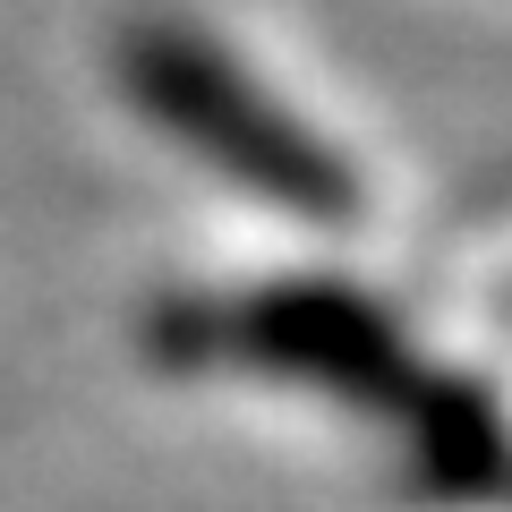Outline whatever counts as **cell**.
<instances>
[{
    "label": "cell",
    "mask_w": 512,
    "mask_h": 512,
    "mask_svg": "<svg viewBox=\"0 0 512 512\" xmlns=\"http://www.w3.org/2000/svg\"><path fill=\"white\" fill-rule=\"evenodd\" d=\"M171 333H188L180 350H214V359L316 384V393H342V402H376L384 419H402L410 470L444 495H504L512 487V436L487 419V402L453 376H419L393 316L367 308L359 291H333V282L239 291V299L180 308Z\"/></svg>",
    "instance_id": "6da1fadb"
},
{
    "label": "cell",
    "mask_w": 512,
    "mask_h": 512,
    "mask_svg": "<svg viewBox=\"0 0 512 512\" xmlns=\"http://www.w3.org/2000/svg\"><path fill=\"white\" fill-rule=\"evenodd\" d=\"M120 77L137 94L146 120H163L197 163H214L222 180L256 188L265 205L299 222H350L359 205V180L333 146H316V128H299L274 94L256 86L222 43H205L197 26L163 18V26H137L120 52Z\"/></svg>",
    "instance_id": "7a4b0ae2"
}]
</instances>
